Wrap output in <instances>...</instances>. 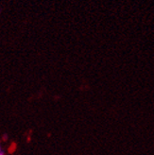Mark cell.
<instances>
[{"label": "cell", "instance_id": "obj_1", "mask_svg": "<svg viewBox=\"0 0 154 155\" xmlns=\"http://www.w3.org/2000/svg\"><path fill=\"white\" fill-rule=\"evenodd\" d=\"M13 147H15V145H14V144H12V145H11V150H10V152H12V151H13Z\"/></svg>", "mask_w": 154, "mask_h": 155}, {"label": "cell", "instance_id": "obj_2", "mask_svg": "<svg viewBox=\"0 0 154 155\" xmlns=\"http://www.w3.org/2000/svg\"><path fill=\"white\" fill-rule=\"evenodd\" d=\"M0 155H5V154H4V153H3L2 151H0Z\"/></svg>", "mask_w": 154, "mask_h": 155}, {"label": "cell", "instance_id": "obj_3", "mask_svg": "<svg viewBox=\"0 0 154 155\" xmlns=\"http://www.w3.org/2000/svg\"><path fill=\"white\" fill-rule=\"evenodd\" d=\"M0 151H1V148H0Z\"/></svg>", "mask_w": 154, "mask_h": 155}]
</instances>
